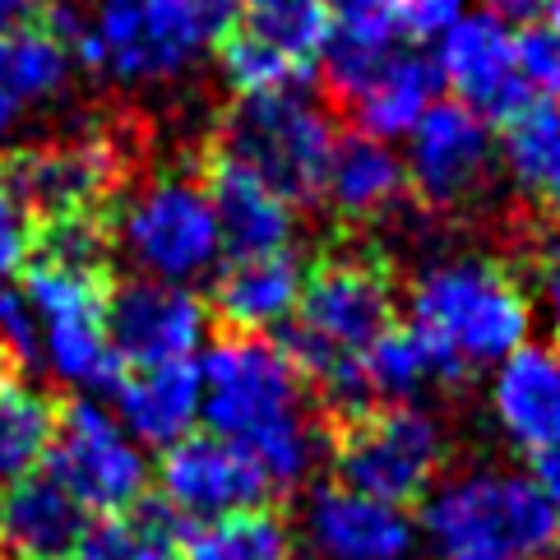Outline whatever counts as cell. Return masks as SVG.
<instances>
[{"label":"cell","instance_id":"cell-24","mask_svg":"<svg viewBox=\"0 0 560 560\" xmlns=\"http://www.w3.org/2000/svg\"><path fill=\"white\" fill-rule=\"evenodd\" d=\"M70 74H74V56L61 37L43 28L24 37H5L0 43V144L28 116L51 107L56 97H66Z\"/></svg>","mask_w":560,"mask_h":560},{"label":"cell","instance_id":"cell-9","mask_svg":"<svg viewBox=\"0 0 560 560\" xmlns=\"http://www.w3.org/2000/svg\"><path fill=\"white\" fill-rule=\"evenodd\" d=\"M116 242H126L135 265L158 283H186L209 273L218 246V218L205 182L190 172H167L149 182L116 218Z\"/></svg>","mask_w":560,"mask_h":560},{"label":"cell","instance_id":"cell-41","mask_svg":"<svg viewBox=\"0 0 560 560\" xmlns=\"http://www.w3.org/2000/svg\"><path fill=\"white\" fill-rule=\"evenodd\" d=\"M195 5L209 19L213 33H223L228 24H236V14H242V0H195Z\"/></svg>","mask_w":560,"mask_h":560},{"label":"cell","instance_id":"cell-39","mask_svg":"<svg viewBox=\"0 0 560 560\" xmlns=\"http://www.w3.org/2000/svg\"><path fill=\"white\" fill-rule=\"evenodd\" d=\"M542 306H547V325L560 352V255H547V265H542Z\"/></svg>","mask_w":560,"mask_h":560},{"label":"cell","instance_id":"cell-42","mask_svg":"<svg viewBox=\"0 0 560 560\" xmlns=\"http://www.w3.org/2000/svg\"><path fill=\"white\" fill-rule=\"evenodd\" d=\"M5 375H19V371L10 366V357H5V348H0V380H5Z\"/></svg>","mask_w":560,"mask_h":560},{"label":"cell","instance_id":"cell-2","mask_svg":"<svg viewBox=\"0 0 560 560\" xmlns=\"http://www.w3.org/2000/svg\"><path fill=\"white\" fill-rule=\"evenodd\" d=\"M213 37L195 0H89L66 47L121 89H167L205 61Z\"/></svg>","mask_w":560,"mask_h":560},{"label":"cell","instance_id":"cell-13","mask_svg":"<svg viewBox=\"0 0 560 560\" xmlns=\"http://www.w3.org/2000/svg\"><path fill=\"white\" fill-rule=\"evenodd\" d=\"M431 61L440 70V84L454 89V103L477 112L487 126L510 121L533 103L524 66H518V37L491 10L464 14L445 37H435Z\"/></svg>","mask_w":560,"mask_h":560},{"label":"cell","instance_id":"cell-15","mask_svg":"<svg viewBox=\"0 0 560 560\" xmlns=\"http://www.w3.org/2000/svg\"><path fill=\"white\" fill-rule=\"evenodd\" d=\"M163 495L190 524L265 510L278 495L259 464L223 435H186L163 454Z\"/></svg>","mask_w":560,"mask_h":560},{"label":"cell","instance_id":"cell-28","mask_svg":"<svg viewBox=\"0 0 560 560\" xmlns=\"http://www.w3.org/2000/svg\"><path fill=\"white\" fill-rule=\"evenodd\" d=\"M500 163L510 167L514 186L533 195L551 213V255H560V107L528 103L505 121Z\"/></svg>","mask_w":560,"mask_h":560},{"label":"cell","instance_id":"cell-3","mask_svg":"<svg viewBox=\"0 0 560 560\" xmlns=\"http://www.w3.org/2000/svg\"><path fill=\"white\" fill-rule=\"evenodd\" d=\"M422 533L435 560H542L560 537V518L533 477L477 468L427 500Z\"/></svg>","mask_w":560,"mask_h":560},{"label":"cell","instance_id":"cell-21","mask_svg":"<svg viewBox=\"0 0 560 560\" xmlns=\"http://www.w3.org/2000/svg\"><path fill=\"white\" fill-rule=\"evenodd\" d=\"M112 398L121 408V422L144 440V445L172 450L186 440L199 408H205V375L190 362H163L144 371H121L112 385Z\"/></svg>","mask_w":560,"mask_h":560},{"label":"cell","instance_id":"cell-43","mask_svg":"<svg viewBox=\"0 0 560 560\" xmlns=\"http://www.w3.org/2000/svg\"><path fill=\"white\" fill-rule=\"evenodd\" d=\"M551 19H560V0H551Z\"/></svg>","mask_w":560,"mask_h":560},{"label":"cell","instance_id":"cell-5","mask_svg":"<svg viewBox=\"0 0 560 560\" xmlns=\"http://www.w3.org/2000/svg\"><path fill=\"white\" fill-rule=\"evenodd\" d=\"M334 149H338V130L329 112L302 89L242 97L228 112L223 130H218V153L250 167L288 205H306V209L325 199Z\"/></svg>","mask_w":560,"mask_h":560},{"label":"cell","instance_id":"cell-44","mask_svg":"<svg viewBox=\"0 0 560 560\" xmlns=\"http://www.w3.org/2000/svg\"><path fill=\"white\" fill-rule=\"evenodd\" d=\"M551 556H556V560H560V537H556V547H551Z\"/></svg>","mask_w":560,"mask_h":560},{"label":"cell","instance_id":"cell-32","mask_svg":"<svg viewBox=\"0 0 560 560\" xmlns=\"http://www.w3.org/2000/svg\"><path fill=\"white\" fill-rule=\"evenodd\" d=\"M182 560H292V537L269 505L195 524Z\"/></svg>","mask_w":560,"mask_h":560},{"label":"cell","instance_id":"cell-37","mask_svg":"<svg viewBox=\"0 0 560 560\" xmlns=\"http://www.w3.org/2000/svg\"><path fill=\"white\" fill-rule=\"evenodd\" d=\"M47 14H51V0H0V43L37 33Z\"/></svg>","mask_w":560,"mask_h":560},{"label":"cell","instance_id":"cell-17","mask_svg":"<svg viewBox=\"0 0 560 560\" xmlns=\"http://www.w3.org/2000/svg\"><path fill=\"white\" fill-rule=\"evenodd\" d=\"M306 533L325 560H408L417 542L412 518L398 505H385V500H371L338 482L311 495Z\"/></svg>","mask_w":560,"mask_h":560},{"label":"cell","instance_id":"cell-14","mask_svg":"<svg viewBox=\"0 0 560 560\" xmlns=\"http://www.w3.org/2000/svg\"><path fill=\"white\" fill-rule=\"evenodd\" d=\"M209 325L195 292L158 278H116L107 292V343L126 371L186 362Z\"/></svg>","mask_w":560,"mask_h":560},{"label":"cell","instance_id":"cell-34","mask_svg":"<svg viewBox=\"0 0 560 560\" xmlns=\"http://www.w3.org/2000/svg\"><path fill=\"white\" fill-rule=\"evenodd\" d=\"M518 66L528 89L547 93V103L560 107V19H537L518 33Z\"/></svg>","mask_w":560,"mask_h":560},{"label":"cell","instance_id":"cell-7","mask_svg":"<svg viewBox=\"0 0 560 560\" xmlns=\"http://www.w3.org/2000/svg\"><path fill=\"white\" fill-rule=\"evenodd\" d=\"M126 149L107 130H70L24 144L0 163V182L14 195L24 223H56L74 213H112L121 190Z\"/></svg>","mask_w":560,"mask_h":560},{"label":"cell","instance_id":"cell-16","mask_svg":"<svg viewBox=\"0 0 560 560\" xmlns=\"http://www.w3.org/2000/svg\"><path fill=\"white\" fill-rule=\"evenodd\" d=\"M199 182L218 218V246L228 259H259V255H283L292 246L296 213L278 190H269L250 167L232 163L228 153H209L199 167Z\"/></svg>","mask_w":560,"mask_h":560},{"label":"cell","instance_id":"cell-8","mask_svg":"<svg viewBox=\"0 0 560 560\" xmlns=\"http://www.w3.org/2000/svg\"><path fill=\"white\" fill-rule=\"evenodd\" d=\"M292 325L334 352H371L394 329L389 259L375 250H325L302 278Z\"/></svg>","mask_w":560,"mask_h":560},{"label":"cell","instance_id":"cell-31","mask_svg":"<svg viewBox=\"0 0 560 560\" xmlns=\"http://www.w3.org/2000/svg\"><path fill=\"white\" fill-rule=\"evenodd\" d=\"M236 33L283 56L288 66L311 70L329 33V0H242Z\"/></svg>","mask_w":560,"mask_h":560},{"label":"cell","instance_id":"cell-23","mask_svg":"<svg viewBox=\"0 0 560 560\" xmlns=\"http://www.w3.org/2000/svg\"><path fill=\"white\" fill-rule=\"evenodd\" d=\"M329 205L348 223H380L398 213L408 195V167L385 139L375 135H343L329 163Z\"/></svg>","mask_w":560,"mask_h":560},{"label":"cell","instance_id":"cell-11","mask_svg":"<svg viewBox=\"0 0 560 560\" xmlns=\"http://www.w3.org/2000/svg\"><path fill=\"white\" fill-rule=\"evenodd\" d=\"M19 273H24V296L33 315L43 319V352L51 371L70 385L112 394L126 366L116 362L107 343V288L79 283V278L33 265V259Z\"/></svg>","mask_w":560,"mask_h":560},{"label":"cell","instance_id":"cell-36","mask_svg":"<svg viewBox=\"0 0 560 560\" xmlns=\"http://www.w3.org/2000/svg\"><path fill=\"white\" fill-rule=\"evenodd\" d=\"M24 255H28V223L19 213L14 195L5 190V182H0V283L24 269Z\"/></svg>","mask_w":560,"mask_h":560},{"label":"cell","instance_id":"cell-40","mask_svg":"<svg viewBox=\"0 0 560 560\" xmlns=\"http://www.w3.org/2000/svg\"><path fill=\"white\" fill-rule=\"evenodd\" d=\"M537 487H542V495L551 500V510L560 518V445L547 450V454H537V477H533Z\"/></svg>","mask_w":560,"mask_h":560},{"label":"cell","instance_id":"cell-10","mask_svg":"<svg viewBox=\"0 0 560 560\" xmlns=\"http://www.w3.org/2000/svg\"><path fill=\"white\" fill-rule=\"evenodd\" d=\"M47 472L79 505L93 514H126L139 495H149V464L126 431L93 404L70 398L56 408V440L47 454Z\"/></svg>","mask_w":560,"mask_h":560},{"label":"cell","instance_id":"cell-25","mask_svg":"<svg viewBox=\"0 0 560 560\" xmlns=\"http://www.w3.org/2000/svg\"><path fill=\"white\" fill-rule=\"evenodd\" d=\"M362 371H366V385L375 394V404H417L427 389H454L464 385L468 366L458 362L454 352H445L440 343L422 329H404L394 325L371 352H362Z\"/></svg>","mask_w":560,"mask_h":560},{"label":"cell","instance_id":"cell-38","mask_svg":"<svg viewBox=\"0 0 560 560\" xmlns=\"http://www.w3.org/2000/svg\"><path fill=\"white\" fill-rule=\"evenodd\" d=\"M487 10L505 24H537V19H551V0H487Z\"/></svg>","mask_w":560,"mask_h":560},{"label":"cell","instance_id":"cell-12","mask_svg":"<svg viewBox=\"0 0 560 560\" xmlns=\"http://www.w3.org/2000/svg\"><path fill=\"white\" fill-rule=\"evenodd\" d=\"M408 186L431 213L468 209L495 176L491 126L464 103H435L408 135Z\"/></svg>","mask_w":560,"mask_h":560},{"label":"cell","instance_id":"cell-20","mask_svg":"<svg viewBox=\"0 0 560 560\" xmlns=\"http://www.w3.org/2000/svg\"><path fill=\"white\" fill-rule=\"evenodd\" d=\"M404 51V24L394 0H329V33L319 47L329 84L338 97H352Z\"/></svg>","mask_w":560,"mask_h":560},{"label":"cell","instance_id":"cell-35","mask_svg":"<svg viewBox=\"0 0 560 560\" xmlns=\"http://www.w3.org/2000/svg\"><path fill=\"white\" fill-rule=\"evenodd\" d=\"M394 5L404 37H412V43H435L468 14V0H394Z\"/></svg>","mask_w":560,"mask_h":560},{"label":"cell","instance_id":"cell-27","mask_svg":"<svg viewBox=\"0 0 560 560\" xmlns=\"http://www.w3.org/2000/svg\"><path fill=\"white\" fill-rule=\"evenodd\" d=\"M190 518L167 495H139L126 514L89 524L70 560H182Z\"/></svg>","mask_w":560,"mask_h":560},{"label":"cell","instance_id":"cell-1","mask_svg":"<svg viewBox=\"0 0 560 560\" xmlns=\"http://www.w3.org/2000/svg\"><path fill=\"white\" fill-rule=\"evenodd\" d=\"M205 422L213 435L246 450L273 491H292L325 450V427L302 417V375L278 343L259 334H223L199 362Z\"/></svg>","mask_w":560,"mask_h":560},{"label":"cell","instance_id":"cell-18","mask_svg":"<svg viewBox=\"0 0 560 560\" xmlns=\"http://www.w3.org/2000/svg\"><path fill=\"white\" fill-rule=\"evenodd\" d=\"M89 533V510L51 472H28L0 500V547L10 560H70Z\"/></svg>","mask_w":560,"mask_h":560},{"label":"cell","instance_id":"cell-19","mask_svg":"<svg viewBox=\"0 0 560 560\" xmlns=\"http://www.w3.org/2000/svg\"><path fill=\"white\" fill-rule=\"evenodd\" d=\"M491 412L518 450L547 454L560 445V352L524 343L491 380Z\"/></svg>","mask_w":560,"mask_h":560},{"label":"cell","instance_id":"cell-30","mask_svg":"<svg viewBox=\"0 0 560 560\" xmlns=\"http://www.w3.org/2000/svg\"><path fill=\"white\" fill-rule=\"evenodd\" d=\"M56 408L47 394H37L28 380H0V487H14L47 464L56 440Z\"/></svg>","mask_w":560,"mask_h":560},{"label":"cell","instance_id":"cell-33","mask_svg":"<svg viewBox=\"0 0 560 560\" xmlns=\"http://www.w3.org/2000/svg\"><path fill=\"white\" fill-rule=\"evenodd\" d=\"M0 348H5L14 371H37L47 362L43 334H37V315L24 292H10L0 283Z\"/></svg>","mask_w":560,"mask_h":560},{"label":"cell","instance_id":"cell-4","mask_svg":"<svg viewBox=\"0 0 560 560\" xmlns=\"http://www.w3.org/2000/svg\"><path fill=\"white\" fill-rule=\"evenodd\" d=\"M412 329L454 352L468 371L500 366L528 343L533 306L524 283L487 255H454L431 265L412 288Z\"/></svg>","mask_w":560,"mask_h":560},{"label":"cell","instance_id":"cell-22","mask_svg":"<svg viewBox=\"0 0 560 560\" xmlns=\"http://www.w3.org/2000/svg\"><path fill=\"white\" fill-rule=\"evenodd\" d=\"M306 269L283 255H259V259H232L218 273L209 311L228 334H265L269 325H288L302 296Z\"/></svg>","mask_w":560,"mask_h":560},{"label":"cell","instance_id":"cell-26","mask_svg":"<svg viewBox=\"0 0 560 560\" xmlns=\"http://www.w3.org/2000/svg\"><path fill=\"white\" fill-rule=\"evenodd\" d=\"M435 93H440V70H435L431 56L398 51L385 70L375 79H366V84L348 97V103H352V116H357V126H362V135L404 139L435 107Z\"/></svg>","mask_w":560,"mask_h":560},{"label":"cell","instance_id":"cell-6","mask_svg":"<svg viewBox=\"0 0 560 560\" xmlns=\"http://www.w3.org/2000/svg\"><path fill=\"white\" fill-rule=\"evenodd\" d=\"M325 450L334 458L338 487L398 510L422 500L435 472L445 468V431L431 412L408 404H385L325 427Z\"/></svg>","mask_w":560,"mask_h":560},{"label":"cell","instance_id":"cell-45","mask_svg":"<svg viewBox=\"0 0 560 560\" xmlns=\"http://www.w3.org/2000/svg\"><path fill=\"white\" fill-rule=\"evenodd\" d=\"M0 560H10V556H5V551H0Z\"/></svg>","mask_w":560,"mask_h":560},{"label":"cell","instance_id":"cell-29","mask_svg":"<svg viewBox=\"0 0 560 560\" xmlns=\"http://www.w3.org/2000/svg\"><path fill=\"white\" fill-rule=\"evenodd\" d=\"M33 265H47L79 283L107 288L116 283V213H74L56 223L28 228Z\"/></svg>","mask_w":560,"mask_h":560}]
</instances>
